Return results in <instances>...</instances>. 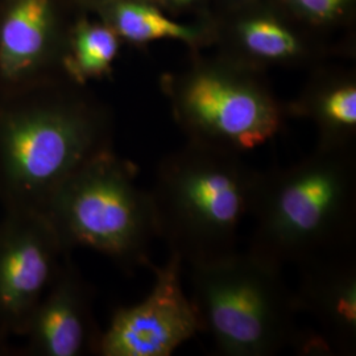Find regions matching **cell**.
<instances>
[{
    "mask_svg": "<svg viewBox=\"0 0 356 356\" xmlns=\"http://www.w3.org/2000/svg\"><path fill=\"white\" fill-rule=\"evenodd\" d=\"M114 0H65L73 13H94L104 4Z\"/></svg>",
    "mask_w": 356,
    "mask_h": 356,
    "instance_id": "obj_18",
    "label": "cell"
},
{
    "mask_svg": "<svg viewBox=\"0 0 356 356\" xmlns=\"http://www.w3.org/2000/svg\"><path fill=\"white\" fill-rule=\"evenodd\" d=\"M288 115L309 120L318 134V147L354 148L356 141V72L322 64L286 104Z\"/></svg>",
    "mask_w": 356,
    "mask_h": 356,
    "instance_id": "obj_13",
    "label": "cell"
},
{
    "mask_svg": "<svg viewBox=\"0 0 356 356\" xmlns=\"http://www.w3.org/2000/svg\"><path fill=\"white\" fill-rule=\"evenodd\" d=\"M73 16L65 0H0V98L64 76Z\"/></svg>",
    "mask_w": 356,
    "mask_h": 356,
    "instance_id": "obj_10",
    "label": "cell"
},
{
    "mask_svg": "<svg viewBox=\"0 0 356 356\" xmlns=\"http://www.w3.org/2000/svg\"><path fill=\"white\" fill-rule=\"evenodd\" d=\"M296 22L330 38L355 24L356 0H270Z\"/></svg>",
    "mask_w": 356,
    "mask_h": 356,
    "instance_id": "obj_16",
    "label": "cell"
},
{
    "mask_svg": "<svg viewBox=\"0 0 356 356\" xmlns=\"http://www.w3.org/2000/svg\"><path fill=\"white\" fill-rule=\"evenodd\" d=\"M113 148V118L86 86L58 76L0 98V200L42 211L90 157Z\"/></svg>",
    "mask_w": 356,
    "mask_h": 356,
    "instance_id": "obj_1",
    "label": "cell"
},
{
    "mask_svg": "<svg viewBox=\"0 0 356 356\" xmlns=\"http://www.w3.org/2000/svg\"><path fill=\"white\" fill-rule=\"evenodd\" d=\"M193 304L202 331L223 356H270L297 347L300 309L281 268L251 251L191 266Z\"/></svg>",
    "mask_w": 356,
    "mask_h": 356,
    "instance_id": "obj_6",
    "label": "cell"
},
{
    "mask_svg": "<svg viewBox=\"0 0 356 356\" xmlns=\"http://www.w3.org/2000/svg\"><path fill=\"white\" fill-rule=\"evenodd\" d=\"M101 332L91 313L89 289L72 266L63 264L33 310L23 335L40 356H79L98 351Z\"/></svg>",
    "mask_w": 356,
    "mask_h": 356,
    "instance_id": "obj_11",
    "label": "cell"
},
{
    "mask_svg": "<svg viewBox=\"0 0 356 356\" xmlns=\"http://www.w3.org/2000/svg\"><path fill=\"white\" fill-rule=\"evenodd\" d=\"M252 1H257V0H213V11L231 8V7L242 6V4L252 3Z\"/></svg>",
    "mask_w": 356,
    "mask_h": 356,
    "instance_id": "obj_19",
    "label": "cell"
},
{
    "mask_svg": "<svg viewBox=\"0 0 356 356\" xmlns=\"http://www.w3.org/2000/svg\"><path fill=\"white\" fill-rule=\"evenodd\" d=\"M175 17H204L213 13V0H152Z\"/></svg>",
    "mask_w": 356,
    "mask_h": 356,
    "instance_id": "obj_17",
    "label": "cell"
},
{
    "mask_svg": "<svg viewBox=\"0 0 356 356\" xmlns=\"http://www.w3.org/2000/svg\"><path fill=\"white\" fill-rule=\"evenodd\" d=\"M184 261L169 254L164 266L151 264L154 285L136 305L119 307L101 332L102 356H170L202 331L191 297L182 288Z\"/></svg>",
    "mask_w": 356,
    "mask_h": 356,
    "instance_id": "obj_9",
    "label": "cell"
},
{
    "mask_svg": "<svg viewBox=\"0 0 356 356\" xmlns=\"http://www.w3.org/2000/svg\"><path fill=\"white\" fill-rule=\"evenodd\" d=\"M0 219V335L24 334L66 251L41 211L6 207Z\"/></svg>",
    "mask_w": 356,
    "mask_h": 356,
    "instance_id": "obj_8",
    "label": "cell"
},
{
    "mask_svg": "<svg viewBox=\"0 0 356 356\" xmlns=\"http://www.w3.org/2000/svg\"><path fill=\"white\" fill-rule=\"evenodd\" d=\"M91 15L111 26L123 45L138 49L157 41H177L191 51H202L214 41L211 13L179 22L152 0H114Z\"/></svg>",
    "mask_w": 356,
    "mask_h": 356,
    "instance_id": "obj_14",
    "label": "cell"
},
{
    "mask_svg": "<svg viewBox=\"0 0 356 356\" xmlns=\"http://www.w3.org/2000/svg\"><path fill=\"white\" fill-rule=\"evenodd\" d=\"M259 179L243 154L186 141L160 160L149 191L159 238L189 266L235 252Z\"/></svg>",
    "mask_w": 356,
    "mask_h": 356,
    "instance_id": "obj_3",
    "label": "cell"
},
{
    "mask_svg": "<svg viewBox=\"0 0 356 356\" xmlns=\"http://www.w3.org/2000/svg\"><path fill=\"white\" fill-rule=\"evenodd\" d=\"M123 42L99 17L74 13L65 38L63 76L81 86L113 76Z\"/></svg>",
    "mask_w": 356,
    "mask_h": 356,
    "instance_id": "obj_15",
    "label": "cell"
},
{
    "mask_svg": "<svg viewBox=\"0 0 356 356\" xmlns=\"http://www.w3.org/2000/svg\"><path fill=\"white\" fill-rule=\"evenodd\" d=\"M216 53L267 73L270 69H314L337 48L330 38L300 24L270 0L211 13Z\"/></svg>",
    "mask_w": 356,
    "mask_h": 356,
    "instance_id": "obj_7",
    "label": "cell"
},
{
    "mask_svg": "<svg viewBox=\"0 0 356 356\" xmlns=\"http://www.w3.org/2000/svg\"><path fill=\"white\" fill-rule=\"evenodd\" d=\"M113 148L94 154L54 191L42 209L65 251L86 248L128 272L149 267L159 238L151 191Z\"/></svg>",
    "mask_w": 356,
    "mask_h": 356,
    "instance_id": "obj_4",
    "label": "cell"
},
{
    "mask_svg": "<svg viewBox=\"0 0 356 356\" xmlns=\"http://www.w3.org/2000/svg\"><path fill=\"white\" fill-rule=\"evenodd\" d=\"M175 122L188 141L243 153L273 140L289 118L266 73L225 56L191 51L182 69L160 78Z\"/></svg>",
    "mask_w": 356,
    "mask_h": 356,
    "instance_id": "obj_5",
    "label": "cell"
},
{
    "mask_svg": "<svg viewBox=\"0 0 356 356\" xmlns=\"http://www.w3.org/2000/svg\"><path fill=\"white\" fill-rule=\"evenodd\" d=\"M248 251L281 268L304 267L354 248V148L316 149L285 168L260 172Z\"/></svg>",
    "mask_w": 356,
    "mask_h": 356,
    "instance_id": "obj_2",
    "label": "cell"
},
{
    "mask_svg": "<svg viewBox=\"0 0 356 356\" xmlns=\"http://www.w3.org/2000/svg\"><path fill=\"white\" fill-rule=\"evenodd\" d=\"M296 294L300 312L319 323L323 337L337 351L356 348V264L354 254H331L301 267Z\"/></svg>",
    "mask_w": 356,
    "mask_h": 356,
    "instance_id": "obj_12",
    "label": "cell"
}]
</instances>
